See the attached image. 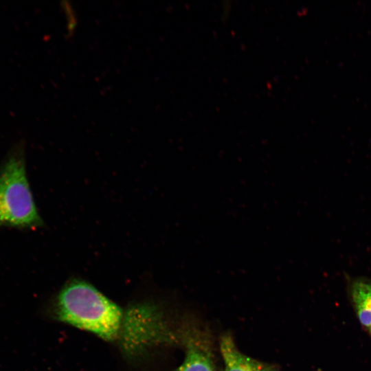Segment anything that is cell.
Masks as SVG:
<instances>
[{
  "mask_svg": "<svg viewBox=\"0 0 371 371\" xmlns=\"http://www.w3.org/2000/svg\"><path fill=\"white\" fill-rule=\"evenodd\" d=\"M43 225L29 185L25 160L12 155L0 170V226L37 228Z\"/></svg>",
  "mask_w": 371,
  "mask_h": 371,
  "instance_id": "obj_2",
  "label": "cell"
},
{
  "mask_svg": "<svg viewBox=\"0 0 371 371\" xmlns=\"http://www.w3.org/2000/svg\"><path fill=\"white\" fill-rule=\"evenodd\" d=\"M262 371H277V370L269 366L263 364Z\"/></svg>",
  "mask_w": 371,
  "mask_h": 371,
  "instance_id": "obj_6",
  "label": "cell"
},
{
  "mask_svg": "<svg viewBox=\"0 0 371 371\" xmlns=\"http://www.w3.org/2000/svg\"><path fill=\"white\" fill-rule=\"evenodd\" d=\"M220 348L225 363L224 371H262L263 363L240 352L230 335L222 337Z\"/></svg>",
  "mask_w": 371,
  "mask_h": 371,
  "instance_id": "obj_4",
  "label": "cell"
},
{
  "mask_svg": "<svg viewBox=\"0 0 371 371\" xmlns=\"http://www.w3.org/2000/svg\"><path fill=\"white\" fill-rule=\"evenodd\" d=\"M180 341L186 347V357L175 371H215L212 341L205 331L194 326L186 328Z\"/></svg>",
  "mask_w": 371,
  "mask_h": 371,
  "instance_id": "obj_3",
  "label": "cell"
},
{
  "mask_svg": "<svg viewBox=\"0 0 371 371\" xmlns=\"http://www.w3.org/2000/svg\"><path fill=\"white\" fill-rule=\"evenodd\" d=\"M350 294L358 319L368 330L371 327V280L363 278L354 280Z\"/></svg>",
  "mask_w": 371,
  "mask_h": 371,
  "instance_id": "obj_5",
  "label": "cell"
},
{
  "mask_svg": "<svg viewBox=\"0 0 371 371\" xmlns=\"http://www.w3.org/2000/svg\"><path fill=\"white\" fill-rule=\"evenodd\" d=\"M56 317L106 341L116 339L122 330V309L90 283L74 278L58 293L54 308Z\"/></svg>",
  "mask_w": 371,
  "mask_h": 371,
  "instance_id": "obj_1",
  "label": "cell"
},
{
  "mask_svg": "<svg viewBox=\"0 0 371 371\" xmlns=\"http://www.w3.org/2000/svg\"><path fill=\"white\" fill-rule=\"evenodd\" d=\"M368 331H369L370 333L371 334V327L370 328V329L368 330Z\"/></svg>",
  "mask_w": 371,
  "mask_h": 371,
  "instance_id": "obj_7",
  "label": "cell"
}]
</instances>
